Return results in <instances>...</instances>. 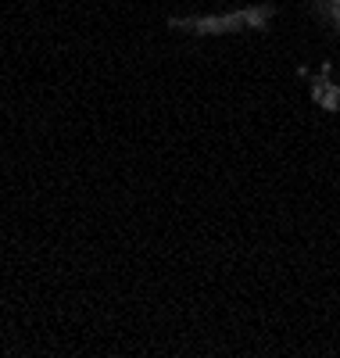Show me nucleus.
<instances>
[{
    "label": "nucleus",
    "mask_w": 340,
    "mask_h": 358,
    "mask_svg": "<svg viewBox=\"0 0 340 358\" xmlns=\"http://www.w3.org/2000/svg\"><path fill=\"white\" fill-rule=\"evenodd\" d=\"M333 8H337V15H340V0H333Z\"/></svg>",
    "instance_id": "1"
}]
</instances>
